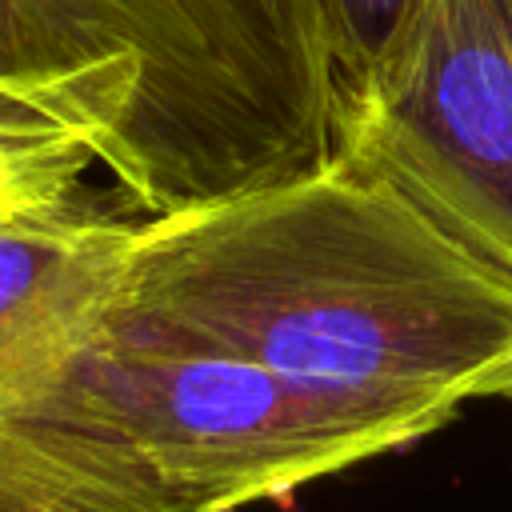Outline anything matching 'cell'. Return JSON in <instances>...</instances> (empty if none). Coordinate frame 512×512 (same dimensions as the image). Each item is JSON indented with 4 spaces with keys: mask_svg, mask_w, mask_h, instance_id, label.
<instances>
[{
    "mask_svg": "<svg viewBox=\"0 0 512 512\" xmlns=\"http://www.w3.org/2000/svg\"><path fill=\"white\" fill-rule=\"evenodd\" d=\"M96 340L464 404L512 348V276L388 180L336 160L140 220Z\"/></svg>",
    "mask_w": 512,
    "mask_h": 512,
    "instance_id": "cell-1",
    "label": "cell"
},
{
    "mask_svg": "<svg viewBox=\"0 0 512 512\" xmlns=\"http://www.w3.org/2000/svg\"><path fill=\"white\" fill-rule=\"evenodd\" d=\"M0 96L72 128L144 220L340 160L324 0H0Z\"/></svg>",
    "mask_w": 512,
    "mask_h": 512,
    "instance_id": "cell-2",
    "label": "cell"
},
{
    "mask_svg": "<svg viewBox=\"0 0 512 512\" xmlns=\"http://www.w3.org/2000/svg\"><path fill=\"white\" fill-rule=\"evenodd\" d=\"M456 412L92 340L0 412V512H236L408 448Z\"/></svg>",
    "mask_w": 512,
    "mask_h": 512,
    "instance_id": "cell-3",
    "label": "cell"
},
{
    "mask_svg": "<svg viewBox=\"0 0 512 512\" xmlns=\"http://www.w3.org/2000/svg\"><path fill=\"white\" fill-rule=\"evenodd\" d=\"M340 160L512 276V0H412L344 112Z\"/></svg>",
    "mask_w": 512,
    "mask_h": 512,
    "instance_id": "cell-4",
    "label": "cell"
},
{
    "mask_svg": "<svg viewBox=\"0 0 512 512\" xmlns=\"http://www.w3.org/2000/svg\"><path fill=\"white\" fill-rule=\"evenodd\" d=\"M136 236L140 224L76 208L0 216V412L96 340Z\"/></svg>",
    "mask_w": 512,
    "mask_h": 512,
    "instance_id": "cell-5",
    "label": "cell"
},
{
    "mask_svg": "<svg viewBox=\"0 0 512 512\" xmlns=\"http://www.w3.org/2000/svg\"><path fill=\"white\" fill-rule=\"evenodd\" d=\"M92 164V148L72 128L0 96V216L72 208Z\"/></svg>",
    "mask_w": 512,
    "mask_h": 512,
    "instance_id": "cell-6",
    "label": "cell"
},
{
    "mask_svg": "<svg viewBox=\"0 0 512 512\" xmlns=\"http://www.w3.org/2000/svg\"><path fill=\"white\" fill-rule=\"evenodd\" d=\"M412 0H324L328 36H332V60H336V84H340V136H344V112L352 96L360 92L364 76L380 60L384 44L408 16Z\"/></svg>",
    "mask_w": 512,
    "mask_h": 512,
    "instance_id": "cell-7",
    "label": "cell"
},
{
    "mask_svg": "<svg viewBox=\"0 0 512 512\" xmlns=\"http://www.w3.org/2000/svg\"><path fill=\"white\" fill-rule=\"evenodd\" d=\"M476 396H512V348L496 368L484 372V380L476 384Z\"/></svg>",
    "mask_w": 512,
    "mask_h": 512,
    "instance_id": "cell-8",
    "label": "cell"
}]
</instances>
